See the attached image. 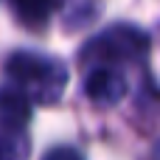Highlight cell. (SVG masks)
Returning <instances> with one entry per match:
<instances>
[{"label":"cell","mask_w":160,"mask_h":160,"mask_svg":"<svg viewBox=\"0 0 160 160\" xmlns=\"http://www.w3.org/2000/svg\"><path fill=\"white\" fill-rule=\"evenodd\" d=\"M8 79L17 84V93L39 101V104H53L59 101L65 84H68V70L48 56L31 53V51H17L6 62Z\"/></svg>","instance_id":"1"},{"label":"cell","mask_w":160,"mask_h":160,"mask_svg":"<svg viewBox=\"0 0 160 160\" xmlns=\"http://www.w3.org/2000/svg\"><path fill=\"white\" fill-rule=\"evenodd\" d=\"M146 48H149V39L143 31H138L132 25H115V28L104 31L90 45V53L104 59V62H124V59L143 56Z\"/></svg>","instance_id":"2"},{"label":"cell","mask_w":160,"mask_h":160,"mask_svg":"<svg viewBox=\"0 0 160 160\" xmlns=\"http://www.w3.org/2000/svg\"><path fill=\"white\" fill-rule=\"evenodd\" d=\"M84 93H87L90 101L110 107V104H118L127 96V79L115 68H107V65L93 68V73L84 79Z\"/></svg>","instance_id":"3"},{"label":"cell","mask_w":160,"mask_h":160,"mask_svg":"<svg viewBox=\"0 0 160 160\" xmlns=\"http://www.w3.org/2000/svg\"><path fill=\"white\" fill-rule=\"evenodd\" d=\"M31 143L22 127L0 121V160H28Z\"/></svg>","instance_id":"4"},{"label":"cell","mask_w":160,"mask_h":160,"mask_svg":"<svg viewBox=\"0 0 160 160\" xmlns=\"http://www.w3.org/2000/svg\"><path fill=\"white\" fill-rule=\"evenodd\" d=\"M59 3L62 0H11V8L20 17V22H25V25H42L59 8Z\"/></svg>","instance_id":"5"},{"label":"cell","mask_w":160,"mask_h":160,"mask_svg":"<svg viewBox=\"0 0 160 160\" xmlns=\"http://www.w3.org/2000/svg\"><path fill=\"white\" fill-rule=\"evenodd\" d=\"M42 160H84V158L76 149H70V146H56V149H51Z\"/></svg>","instance_id":"6"}]
</instances>
